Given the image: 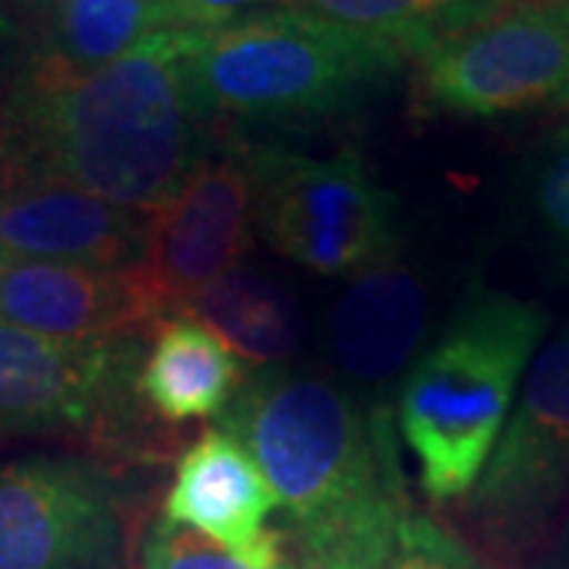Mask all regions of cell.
I'll use <instances>...</instances> for the list:
<instances>
[{"label": "cell", "mask_w": 569, "mask_h": 569, "mask_svg": "<svg viewBox=\"0 0 569 569\" xmlns=\"http://www.w3.org/2000/svg\"><path fill=\"white\" fill-rule=\"evenodd\" d=\"M200 32L159 29L92 73L29 82L13 178H54L146 216L168 203L209 149L187 77Z\"/></svg>", "instance_id": "6da1fadb"}, {"label": "cell", "mask_w": 569, "mask_h": 569, "mask_svg": "<svg viewBox=\"0 0 569 569\" xmlns=\"http://www.w3.org/2000/svg\"><path fill=\"white\" fill-rule=\"evenodd\" d=\"M219 427L260 466L307 560L326 563L411 509L387 408H361L326 377L260 367Z\"/></svg>", "instance_id": "7a4b0ae2"}, {"label": "cell", "mask_w": 569, "mask_h": 569, "mask_svg": "<svg viewBox=\"0 0 569 569\" xmlns=\"http://www.w3.org/2000/svg\"><path fill=\"white\" fill-rule=\"evenodd\" d=\"M550 329L548 310L471 284L399 392V433L427 497L475 490L512 411V396Z\"/></svg>", "instance_id": "3957f363"}, {"label": "cell", "mask_w": 569, "mask_h": 569, "mask_svg": "<svg viewBox=\"0 0 569 569\" xmlns=\"http://www.w3.org/2000/svg\"><path fill=\"white\" fill-rule=\"evenodd\" d=\"M406 61L389 41L288 3L203 29L187 77L206 121H323L387 92Z\"/></svg>", "instance_id": "277c9868"}, {"label": "cell", "mask_w": 569, "mask_h": 569, "mask_svg": "<svg viewBox=\"0 0 569 569\" xmlns=\"http://www.w3.org/2000/svg\"><path fill=\"white\" fill-rule=\"evenodd\" d=\"M257 231L284 260L317 276H358L402 247L399 200L358 149L307 156L244 142Z\"/></svg>", "instance_id": "5b68a950"}, {"label": "cell", "mask_w": 569, "mask_h": 569, "mask_svg": "<svg viewBox=\"0 0 569 569\" xmlns=\"http://www.w3.org/2000/svg\"><path fill=\"white\" fill-rule=\"evenodd\" d=\"M415 63L427 111L500 118L569 108V0H503Z\"/></svg>", "instance_id": "8992f818"}, {"label": "cell", "mask_w": 569, "mask_h": 569, "mask_svg": "<svg viewBox=\"0 0 569 569\" xmlns=\"http://www.w3.org/2000/svg\"><path fill=\"white\" fill-rule=\"evenodd\" d=\"M140 361L137 336L67 342L0 323V437L86 433L123 443L140 402Z\"/></svg>", "instance_id": "52a82bcc"}, {"label": "cell", "mask_w": 569, "mask_h": 569, "mask_svg": "<svg viewBox=\"0 0 569 569\" xmlns=\"http://www.w3.org/2000/svg\"><path fill=\"white\" fill-rule=\"evenodd\" d=\"M253 174L244 142L206 149L187 181L156 212L133 266L156 326L187 313L209 284L241 266L253 244Z\"/></svg>", "instance_id": "ba28073f"}, {"label": "cell", "mask_w": 569, "mask_h": 569, "mask_svg": "<svg viewBox=\"0 0 569 569\" xmlns=\"http://www.w3.org/2000/svg\"><path fill=\"white\" fill-rule=\"evenodd\" d=\"M118 481L77 456L0 468V569H121Z\"/></svg>", "instance_id": "9c48e42d"}, {"label": "cell", "mask_w": 569, "mask_h": 569, "mask_svg": "<svg viewBox=\"0 0 569 569\" xmlns=\"http://www.w3.org/2000/svg\"><path fill=\"white\" fill-rule=\"evenodd\" d=\"M569 488V320L538 351L485 475L471 490L493 526L526 529Z\"/></svg>", "instance_id": "30bf717a"}, {"label": "cell", "mask_w": 569, "mask_h": 569, "mask_svg": "<svg viewBox=\"0 0 569 569\" xmlns=\"http://www.w3.org/2000/svg\"><path fill=\"white\" fill-rule=\"evenodd\" d=\"M149 216L73 183L22 174L0 187V253L41 263L137 266Z\"/></svg>", "instance_id": "8fae6325"}, {"label": "cell", "mask_w": 569, "mask_h": 569, "mask_svg": "<svg viewBox=\"0 0 569 569\" xmlns=\"http://www.w3.org/2000/svg\"><path fill=\"white\" fill-rule=\"evenodd\" d=\"M272 509H279V497L250 452L222 427H209L181 456L162 519L200 531L263 567L284 569L282 535L266 529Z\"/></svg>", "instance_id": "7c38bea8"}, {"label": "cell", "mask_w": 569, "mask_h": 569, "mask_svg": "<svg viewBox=\"0 0 569 569\" xmlns=\"http://www.w3.org/2000/svg\"><path fill=\"white\" fill-rule=\"evenodd\" d=\"M0 323L67 342H104L156 326L133 266L10 260L0 282Z\"/></svg>", "instance_id": "4fadbf2b"}, {"label": "cell", "mask_w": 569, "mask_h": 569, "mask_svg": "<svg viewBox=\"0 0 569 569\" xmlns=\"http://www.w3.org/2000/svg\"><path fill=\"white\" fill-rule=\"evenodd\" d=\"M427 279L402 257H389L355 276L329 313L332 365L355 387L387 389L421 355L427 336Z\"/></svg>", "instance_id": "5bb4252c"}, {"label": "cell", "mask_w": 569, "mask_h": 569, "mask_svg": "<svg viewBox=\"0 0 569 569\" xmlns=\"http://www.w3.org/2000/svg\"><path fill=\"white\" fill-rule=\"evenodd\" d=\"M244 380L241 358L212 329L181 313L156 326L142 351L137 392L159 421L190 425L219 418Z\"/></svg>", "instance_id": "9a60e30c"}, {"label": "cell", "mask_w": 569, "mask_h": 569, "mask_svg": "<svg viewBox=\"0 0 569 569\" xmlns=\"http://www.w3.org/2000/svg\"><path fill=\"white\" fill-rule=\"evenodd\" d=\"M159 29H174L168 0H48L39 39H29L32 80L92 73Z\"/></svg>", "instance_id": "2e32d148"}, {"label": "cell", "mask_w": 569, "mask_h": 569, "mask_svg": "<svg viewBox=\"0 0 569 569\" xmlns=\"http://www.w3.org/2000/svg\"><path fill=\"white\" fill-rule=\"evenodd\" d=\"M187 317L212 329L250 365L276 367L298 348V307L282 284L257 266H234L187 307Z\"/></svg>", "instance_id": "e0dca14e"}, {"label": "cell", "mask_w": 569, "mask_h": 569, "mask_svg": "<svg viewBox=\"0 0 569 569\" xmlns=\"http://www.w3.org/2000/svg\"><path fill=\"white\" fill-rule=\"evenodd\" d=\"M326 20L389 41L408 61H418L440 41L490 17L503 0H291Z\"/></svg>", "instance_id": "ac0fdd59"}, {"label": "cell", "mask_w": 569, "mask_h": 569, "mask_svg": "<svg viewBox=\"0 0 569 569\" xmlns=\"http://www.w3.org/2000/svg\"><path fill=\"white\" fill-rule=\"evenodd\" d=\"M326 569H488L443 526L406 509L387 529L320 563Z\"/></svg>", "instance_id": "d6986e66"}, {"label": "cell", "mask_w": 569, "mask_h": 569, "mask_svg": "<svg viewBox=\"0 0 569 569\" xmlns=\"http://www.w3.org/2000/svg\"><path fill=\"white\" fill-rule=\"evenodd\" d=\"M32 82V41L0 7V187L17 174L22 118Z\"/></svg>", "instance_id": "ffe728a7"}, {"label": "cell", "mask_w": 569, "mask_h": 569, "mask_svg": "<svg viewBox=\"0 0 569 569\" xmlns=\"http://www.w3.org/2000/svg\"><path fill=\"white\" fill-rule=\"evenodd\" d=\"M526 206L541 238L569 263V127L535 156Z\"/></svg>", "instance_id": "44dd1931"}, {"label": "cell", "mask_w": 569, "mask_h": 569, "mask_svg": "<svg viewBox=\"0 0 569 569\" xmlns=\"http://www.w3.org/2000/svg\"><path fill=\"white\" fill-rule=\"evenodd\" d=\"M140 569H272L222 548L200 531L159 519L142 548Z\"/></svg>", "instance_id": "7402d4cb"}, {"label": "cell", "mask_w": 569, "mask_h": 569, "mask_svg": "<svg viewBox=\"0 0 569 569\" xmlns=\"http://www.w3.org/2000/svg\"><path fill=\"white\" fill-rule=\"evenodd\" d=\"M284 0H168L174 29H216ZM291 3V0H288Z\"/></svg>", "instance_id": "603a6c76"}, {"label": "cell", "mask_w": 569, "mask_h": 569, "mask_svg": "<svg viewBox=\"0 0 569 569\" xmlns=\"http://www.w3.org/2000/svg\"><path fill=\"white\" fill-rule=\"evenodd\" d=\"M284 569H326V567H320L317 560H305L301 567H284Z\"/></svg>", "instance_id": "cb8c5ba5"}, {"label": "cell", "mask_w": 569, "mask_h": 569, "mask_svg": "<svg viewBox=\"0 0 569 569\" xmlns=\"http://www.w3.org/2000/svg\"><path fill=\"white\" fill-rule=\"evenodd\" d=\"M7 266H10V260H7V257L0 253V282H3V272H7Z\"/></svg>", "instance_id": "d4e9b609"}, {"label": "cell", "mask_w": 569, "mask_h": 569, "mask_svg": "<svg viewBox=\"0 0 569 569\" xmlns=\"http://www.w3.org/2000/svg\"><path fill=\"white\" fill-rule=\"evenodd\" d=\"M0 7H3V3H0Z\"/></svg>", "instance_id": "484cf974"}]
</instances>
